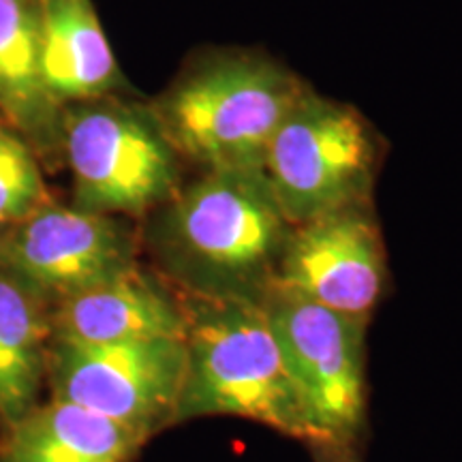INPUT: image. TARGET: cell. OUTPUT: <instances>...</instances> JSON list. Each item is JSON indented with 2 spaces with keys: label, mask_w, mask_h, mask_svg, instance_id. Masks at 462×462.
Listing matches in <instances>:
<instances>
[{
  "label": "cell",
  "mask_w": 462,
  "mask_h": 462,
  "mask_svg": "<svg viewBox=\"0 0 462 462\" xmlns=\"http://www.w3.org/2000/svg\"><path fill=\"white\" fill-rule=\"evenodd\" d=\"M291 229L263 170H208L150 212L146 242L182 296L263 304Z\"/></svg>",
  "instance_id": "6da1fadb"
},
{
  "label": "cell",
  "mask_w": 462,
  "mask_h": 462,
  "mask_svg": "<svg viewBox=\"0 0 462 462\" xmlns=\"http://www.w3.org/2000/svg\"><path fill=\"white\" fill-rule=\"evenodd\" d=\"M182 298L187 371L173 424L229 415L309 441L302 409L263 306Z\"/></svg>",
  "instance_id": "7a4b0ae2"
},
{
  "label": "cell",
  "mask_w": 462,
  "mask_h": 462,
  "mask_svg": "<svg viewBox=\"0 0 462 462\" xmlns=\"http://www.w3.org/2000/svg\"><path fill=\"white\" fill-rule=\"evenodd\" d=\"M306 88L257 56H225L193 69L157 103L165 135L204 170H263L276 129Z\"/></svg>",
  "instance_id": "3957f363"
},
{
  "label": "cell",
  "mask_w": 462,
  "mask_h": 462,
  "mask_svg": "<svg viewBox=\"0 0 462 462\" xmlns=\"http://www.w3.org/2000/svg\"><path fill=\"white\" fill-rule=\"evenodd\" d=\"M60 154L73 204L109 217H143L180 187V154L152 107L107 97L62 109Z\"/></svg>",
  "instance_id": "277c9868"
},
{
  "label": "cell",
  "mask_w": 462,
  "mask_h": 462,
  "mask_svg": "<svg viewBox=\"0 0 462 462\" xmlns=\"http://www.w3.org/2000/svg\"><path fill=\"white\" fill-rule=\"evenodd\" d=\"M263 310L302 409L309 443L351 448L366 415V321L274 287Z\"/></svg>",
  "instance_id": "5b68a950"
},
{
  "label": "cell",
  "mask_w": 462,
  "mask_h": 462,
  "mask_svg": "<svg viewBox=\"0 0 462 462\" xmlns=\"http://www.w3.org/2000/svg\"><path fill=\"white\" fill-rule=\"evenodd\" d=\"M377 143L356 109L304 90L276 129L263 173L291 225L366 206Z\"/></svg>",
  "instance_id": "8992f818"
},
{
  "label": "cell",
  "mask_w": 462,
  "mask_h": 462,
  "mask_svg": "<svg viewBox=\"0 0 462 462\" xmlns=\"http://www.w3.org/2000/svg\"><path fill=\"white\" fill-rule=\"evenodd\" d=\"M187 371L184 338L84 345L51 338V398L142 432L173 426Z\"/></svg>",
  "instance_id": "52a82bcc"
},
{
  "label": "cell",
  "mask_w": 462,
  "mask_h": 462,
  "mask_svg": "<svg viewBox=\"0 0 462 462\" xmlns=\"http://www.w3.org/2000/svg\"><path fill=\"white\" fill-rule=\"evenodd\" d=\"M137 245L118 217L54 199L5 229L0 268L31 287L51 309L137 265Z\"/></svg>",
  "instance_id": "ba28073f"
},
{
  "label": "cell",
  "mask_w": 462,
  "mask_h": 462,
  "mask_svg": "<svg viewBox=\"0 0 462 462\" xmlns=\"http://www.w3.org/2000/svg\"><path fill=\"white\" fill-rule=\"evenodd\" d=\"M274 287L368 323L383 296L385 248L366 206L293 225Z\"/></svg>",
  "instance_id": "9c48e42d"
},
{
  "label": "cell",
  "mask_w": 462,
  "mask_h": 462,
  "mask_svg": "<svg viewBox=\"0 0 462 462\" xmlns=\"http://www.w3.org/2000/svg\"><path fill=\"white\" fill-rule=\"evenodd\" d=\"M187 309L180 291L140 263L51 309V338L106 345L184 338Z\"/></svg>",
  "instance_id": "30bf717a"
},
{
  "label": "cell",
  "mask_w": 462,
  "mask_h": 462,
  "mask_svg": "<svg viewBox=\"0 0 462 462\" xmlns=\"http://www.w3.org/2000/svg\"><path fill=\"white\" fill-rule=\"evenodd\" d=\"M43 84L62 107L103 99L120 71L90 0H34Z\"/></svg>",
  "instance_id": "8fae6325"
},
{
  "label": "cell",
  "mask_w": 462,
  "mask_h": 462,
  "mask_svg": "<svg viewBox=\"0 0 462 462\" xmlns=\"http://www.w3.org/2000/svg\"><path fill=\"white\" fill-rule=\"evenodd\" d=\"M62 107L43 84L34 0H0V120L34 154H60Z\"/></svg>",
  "instance_id": "7c38bea8"
},
{
  "label": "cell",
  "mask_w": 462,
  "mask_h": 462,
  "mask_svg": "<svg viewBox=\"0 0 462 462\" xmlns=\"http://www.w3.org/2000/svg\"><path fill=\"white\" fill-rule=\"evenodd\" d=\"M146 441L129 426L51 398L5 429L0 462H131Z\"/></svg>",
  "instance_id": "4fadbf2b"
},
{
  "label": "cell",
  "mask_w": 462,
  "mask_h": 462,
  "mask_svg": "<svg viewBox=\"0 0 462 462\" xmlns=\"http://www.w3.org/2000/svg\"><path fill=\"white\" fill-rule=\"evenodd\" d=\"M51 306L0 268V424L20 421L39 404L48 379Z\"/></svg>",
  "instance_id": "5bb4252c"
},
{
  "label": "cell",
  "mask_w": 462,
  "mask_h": 462,
  "mask_svg": "<svg viewBox=\"0 0 462 462\" xmlns=\"http://www.w3.org/2000/svg\"><path fill=\"white\" fill-rule=\"evenodd\" d=\"M50 201L34 150L11 129L0 131V225L24 221Z\"/></svg>",
  "instance_id": "9a60e30c"
},
{
  "label": "cell",
  "mask_w": 462,
  "mask_h": 462,
  "mask_svg": "<svg viewBox=\"0 0 462 462\" xmlns=\"http://www.w3.org/2000/svg\"><path fill=\"white\" fill-rule=\"evenodd\" d=\"M319 462H360L351 448H321Z\"/></svg>",
  "instance_id": "2e32d148"
},
{
  "label": "cell",
  "mask_w": 462,
  "mask_h": 462,
  "mask_svg": "<svg viewBox=\"0 0 462 462\" xmlns=\"http://www.w3.org/2000/svg\"><path fill=\"white\" fill-rule=\"evenodd\" d=\"M5 229H7V227H3V225H0V240H3V236H5Z\"/></svg>",
  "instance_id": "e0dca14e"
},
{
  "label": "cell",
  "mask_w": 462,
  "mask_h": 462,
  "mask_svg": "<svg viewBox=\"0 0 462 462\" xmlns=\"http://www.w3.org/2000/svg\"><path fill=\"white\" fill-rule=\"evenodd\" d=\"M3 129H7V126H5L3 120H0V131H3Z\"/></svg>",
  "instance_id": "ac0fdd59"
}]
</instances>
